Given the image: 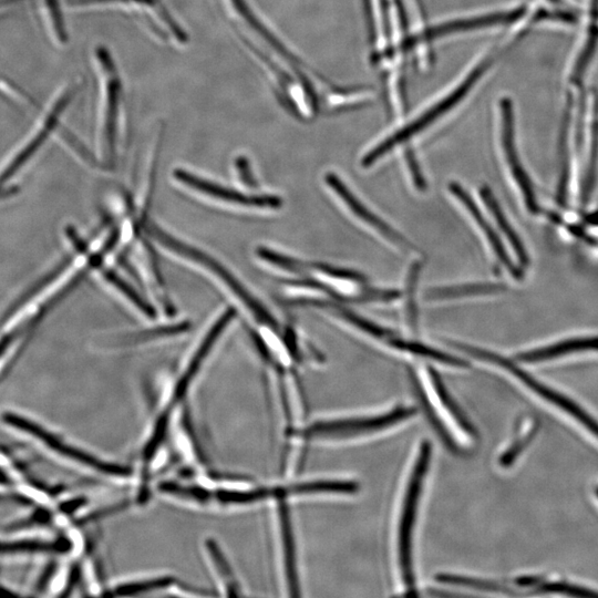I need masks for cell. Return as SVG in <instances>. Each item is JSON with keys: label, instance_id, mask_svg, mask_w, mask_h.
Returning <instances> with one entry per match:
<instances>
[{"label": "cell", "instance_id": "1", "mask_svg": "<svg viewBox=\"0 0 598 598\" xmlns=\"http://www.w3.org/2000/svg\"><path fill=\"white\" fill-rule=\"evenodd\" d=\"M432 447L428 441L421 443L406 482L398 515L396 532L397 564L402 584L414 595V538L418 522L420 499L430 468Z\"/></svg>", "mask_w": 598, "mask_h": 598}, {"label": "cell", "instance_id": "2", "mask_svg": "<svg viewBox=\"0 0 598 598\" xmlns=\"http://www.w3.org/2000/svg\"><path fill=\"white\" fill-rule=\"evenodd\" d=\"M408 371L411 386L431 427L450 451L458 453L460 448L451 428H458L463 435L471 438L476 437V429L435 369H428L429 390L422 385L414 370Z\"/></svg>", "mask_w": 598, "mask_h": 598}, {"label": "cell", "instance_id": "3", "mask_svg": "<svg viewBox=\"0 0 598 598\" xmlns=\"http://www.w3.org/2000/svg\"><path fill=\"white\" fill-rule=\"evenodd\" d=\"M417 408L398 406L383 414L355 416L313 422L288 435L304 441H345L377 435L404 424L417 415Z\"/></svg>", "mask_w": 598, "mask_h": 598}, {"label": "cell", "instance_id": "4", "mask_svg": "<svg viewBox=\"0 0 598 598\" xmlns=\"http://www.w3.org/2000/svg\"><path fill=\"white\" fill-rule=\"evenodd\" d=\"M493 63V57H488L486 60H482L481 63L474 68L467 78L463 79L459 86L453 88L449 95L442 97L435 105L429 107L422 115L417 117L415 121L408 123V125L390 137L381 141L378 146L371 149L364 157L362 164L364 168H370L379 161L381 158L387 156L390 151L399 147L400 144L407 142L411 138L417 136L418 133L424 131L432 123H435L437 119L443 117L451 109L459 105L463 98H466L470 90L476 86L477 82L481 77L486 74L487 70Z\"/></svg>", "mask_w": 598, "mask_h": 598}, {"label": "cell", "instance_id": "5", "mask_svg": "<svg viewBox=\"0 0 598 598\" xmlns=\"http://www.w3.org/2000/svg\"><path fill=\"white\" fill-rule=\"evenodd\" d=\"M96 56L101 75L100 151L103 162L110 167L117 157L122 84L109 50L100 46Z\"/></svg>", "mask_w": 598, "mask_h": 598}, {"label": "cell", "instance_id": "6", "mask_svg": "<svg viewBox=\"0 0 598 598\" xmlns=\"http://www.w3.org/2000/svg\"><path fill=\"white\" fill-rule=\"evenodd\" d=\"M174 179L184 189L197 197L206 199L226 208L237 210H277L283 205L281 198L272 194H250L225 187L220 183L204 179L200 175L183 169L174 171Z\"/></svg>", "mask_w": 598, "mask_h": 598}, {"label": "cell", "instance_id": "7", "mask_svg": "<svg viewBox=\"0 0 598 598\" xmlns=\"http://www.w3.org/2000/svg\"><path fill=\"white\" fill-rule=\"evenodd\" d=\"M3 421L5 424L12 426L20 431L28 433V435L37 438L43 442L50 450L58 453L71 461H75L92 471L102 473V476L110 478L125 479L130 477V470L116 465L109 461L101 460L91 453L77 449V447L68 445L67 442L55 436L54 433L47 431L45 428L35 424L24 417L15 414H4Z\"/></svg>", "mask_w": 598, "mask_h": 598}, {"label": "cell", "instance_id": "8", "mask_svg": "<svg viewBox=\"0 0 598 598\" xmlns=\"http://www.w3.org/2000/svg\"><path fill=\"white\" fill-rule=\"evenodd\" d=\"M455 347L474 358L483 360V362L494 364L505 370H508L509 373L520 379L523 384L527 385L529 388L535 391V393H538L544 399L552 402L553 405L564 409L566 412H569L570 415L582 422L587 429H590V431L593 432L596 437H598L597 422L591 416L587 415L582 408L577 406L572 400L567 399L559 393H556V391L540 384L539 381H536L528 373H525L524 370L511 362V360L498 354L488 352L486 349L465 344H455Z\"/></svg>", "mask_w": 598, "mask_h": 598}, {"label": "cell", "instance_id": "9", "mask_svg": "<svg viewBox=\"0 0 598 598\" xmlns=\"http://www.w3.org/2000/svg\"><path fill=\"white\" fill-rule=\"evenodd\" d=\"M326 184L331 188L340 201L347 206V209L352 212L356 218L366 225L371 230L378 232L385 240L393 243L399 249L406 250L411 249L410 242L405 236H402L399 232L390 228V225L385 221L381 220L378 215L369 208L358 198L356 195L347 188V185L343 180H340L336 174L328 173L325 177Z\"/></svg>", "mask_w": 598, "mask_h": 598}, {"label": "cell", "instance_id": "10", "mask_svg": "<svg viewBox=\"0 0 598 598\" xmlns=\"http://www.w3.org/2000/svg\"><path fill=\"white\" fill-rule=\"evenodd\" d=\"M501 111L502 146L505 153V158H507L515 182H517L519 185L528 210L531 213L536 214L540 211L538 199H536L533 185L531 183L532 181L529 178L527 171L524 170L522 162L519 158L517 147H515L514 116L511 100H502Z\"/></svg>", "mask_w": 598, "mask_h": 598}, {"label": "cell", "instance_id": "11", "mask_svg": "<svg viewBox=\"0 0 598 598\" xmlns=\"http://www.w3.org/2000/svg\"><path fill=\"white\" fill-rule=\"evenodd\" d=\"M449 191L453 197H455L462 204L463 208L468 211L472 220L477 223L481 232L484 234V236H486L491 249L498 257L500 263L507 268L513 277L517 278V280H521L522 271L517 265L513 264L510 256L507 253V250L504 249L498 234L492 229V226L487 219L484 218L482 212L478 208V205L476 202H473L468 192H466L465 189H463L457 182H452L449 184Z\"/></svg>", "mask_w": 598, "mask_h": 598}, {"label": "cell", "instance_id": "12", "mask_svg": "<svg viewBox=\"0 0 598 598\" xmlns=\"http://www.w3.org/2000/svg\"><path fill=\"white\" fill-rule=\"evenodd\" d=\"M525 14V7L510 10V12L490 14L484 16L453 20L447 24L433 26L426 30L417 40H433L439 37L467 32V30L486 28L491 26L511 24Z\"/></svg>", "mask_w": 598, "mask_h": 598}, {"label": "cell", "instance_id": "13", "mask_svg": "<svg viewBox=\"0 0 598 598\" xmlns=\"http://www.w3.org/2000/svg\"><path fill=\"white\" fill-rule=\"evenodd\" d=\"M204 554L214 579L219 583L220 589L225 591V594L229 596L242 595L241 583L237 580L233 566L229 562L228 556L220 548L219 543H216L212 539L206 540L204 543Z\"/></svg>", "mask_w": 598, "mask_h": 598}, {"label": "cell", "instance_id": "14", "mask_svg": "<svg viewBox=\"0 0 598 598\" xmlns=\"http://www.w3.org/2000/svg\"><path fill=\"white\" fill-rule=\"evenodd\" d=\"M296 304L314 306L317 308H325L327 311L333 313L335 316L343 319L349 325H352L358 331L380 340H384L386 344L389 340L393 339L397 335L393 332L388 331L387 328L381 327L373 322L368 321L364 317L358 316L356 313L349 311L342 305H338L332 302L315 301V299H303V301H297Z\"/></svg>", "mask_w": 598, "mask_h": 598}, {"label": "cell", "instance_id": "15", "mask_svg": "<svg viewBox=\"0 0 598 598\" xmlns=\"http://www.w3.org/2000/svg\"><path fill=\"white\" fill-rule=\"evenodd\" d=\"M589 350H598V337L565 340V342L559 344L532 350L529 353H522L518 358L524 363H540L560 356L589 352Z\"/></svg>", "mask_w": 598, "mask_h": 598}, {"label": "cell", "instance_id": "16", "mask_svg": "<svg viewBox=\"0 0 598 598\" xmlns=\"http://www.w3.org/2000/svg\"><path fill=\"white\" fill-rule=\"evenodd\" d=\"M286 499L278 500L280 502V510H278V519H280V528L283 545V560L290 590H298V579L296 572V555H295V541L293 534V527L291 521L290 511L287 510L285 503Z\"/></svg>", "mask_w": 598, "mask_h": 598}, {"label": "cell", "instance_id": "17", "mask_svg": "<svg viewBox=\"0 0 598 598\" xmlns=\"http://www.w3.org/2000/svg\"><path fill=\"white\" fill-rule=\"evenodd\" d=\"M480 195L484 203H486L487 208L493 215L494 220H496L497 224L499 225V228L503 234L507 236L508 241L512 245V249L518 256L520 264L522 266H528L530 263L529 254L527 253V250H525L520 236L512 228L511 223L507 219V215L504 214L492 191L488 187H482L480 190Z\"/></svg>", "mask_w": 598, "mask_h": 598}, {"label": "cell", "instance_id": "18", "mask_svg": "<svg viewBox=\"0 0 598 598\" xmlns=\"http://www.w3.org/2000/svg\"><path fill=\"white\" fill-rule=\"evenodd\" d=\"M288 494L291 497L314 496V494H342L352 496L359 490L357 482L352 480H313L288 486Z\"/></svg>", "mask_w": 598, "mask_h": 598}, {"label": "cell", "instance_id": "19", "mask_svg": "<svg viewBox=\"0 0 598 598\" xmlns=\"http://www.w3.org/2000/svg\"><path fill=\"white\" fill-rule=\"evenodd\" d=\"M391 348L398 350L401 353H407L410 355L426 358L433 360V362L447 365L455 368H467L469 365L465 360L452 356L450 354L439 352L438 349L429 347L427 345L416 342V340H408L394 337L387 344Z\"/></svg>", "mask_w": 598, "mask_h": 598}, {"label": "cell", "instance_id": "20", "mask_svg": "<svg viewBox=\"0 0 598 598\" xmlns=\"http://www.w3.org/2000/svg\"><path fill=\"white\" fill-rule=\"evenodd\" d=\"M507 290V287L494 283H472L457 286L435 288L427 293L426 299L430 302L450 301L468 296L498 294Z\"/></svg>", "mask_w": 598, "mask_h": 598}, {"label": "cell", "instance_id": "21", "mask_svg": "<svg viewBox=\"0 0 598 598\" xmlns=\"http://www.w3.org/2000/svg\"><path fill=\"white\" fill-rule=\"evenodd\" d=\"M190 328L189 323H179L174 325H166V326H158L153 327L151 329H146V331L140 332L139 334H132L122 339H118L115 343L116 348H128V347H136L141 344H147L150 342H154V340L168 338L183 334L187 332Z\"/></svg>", "mask_w": 598, "mask_h": 598}, {"label": "cell", "instance_id": "22", "mask_svg": "<svg viewBox=\"0 0 598 598\" xmlns=\"http://www.w3.org/2000/svg\"><path fill=\"white\" fill-rule=\"evenodd\" d=\"M103 280L115 290L127 299V301L142 314V316L148 319H154L157 317V312L154 307L149 304L146 299H143L138 292L133 290L127 282L123 281L122 278L111 270H105L102 273Z\"/></svg>", "mask_w": 598, "mask_h": 598}, {"label": "cell", "instance_id": "23", "mask_svg": "<svg viewBox=\"0 0 598 598\" xmlns=\"http://www.w3.org/2000/svg\"><path fill=\"white\" fill-rule=\"evenodd\" d=\"M174 584L173 577L170 576H156L150 579H143L137 581H130L118 584L113 592L118 596H133L152 591H159L169 589Z\"/></svg>", "mask_w": 598, "mask_h": 598}, {"label": "cell", "instance_id": "24", "mask_svg": "<svg viewBox=\"0 0 598 598\" xmlns=\"http://www.w3.org/2000/svg\"><path fill=\"white\" fill-rule=\"evenodd\" d=\"M68 550L67 542H44L34 540L0 542V554L14 553H39V552H65Z\"/></svg>", "mask_w": 598, "mask_h": 598}, {"label": "cell", "instance_id": "25", "mask_svg": "<svg viewBox=\"0 0 598 598\" xmlns=\"http://www.w3.org/2000/svg\"><path fill=\"white\" fill-rule=\"evenodd\" d=\"M422 271V264L416 262L411 265L407 277L406 319L408 326L416 331L418 326L417 286Z\"/></svg>", "mask_w": 598, "mask_h": 598}, {"label": "cell", "instance_id": "26", "mask_svg": "<svg viewBox=\"0 0 598 598\" xmlns=\"http://www.w3.org/2000/svg\"><path fill=\"white\" fill-rule=\"evenodd\" d=\"M256 255L265 263L280 268V270H284L285 272L301 275L307 270V264L304 262L293 259L291 256L266 249V247H260V249L256 251Z\"/></svg>", "mask_w": 598, "mask_h": 598}, {"label": "cell", "instance_id": "27", "mask_svg": "<svg viewBox=\"0 0 598 598\" xmlns=\"http://www.w3.org/2000/svg\"><path fill=\"white\" fill-rule=\"evenodd\" d=\"M318 273H321L336 281L347 283H354L357 285H364L367 283L366 277L358 272L345 270V268L336 267L324 263H316L311 265Z\"/></svg>", "mask_w": 598, "mask_h": 598}, {"label": "cell", "instance_id": "28", "mask_svg": "<svg viewBox=\"0 0 598 598\" xmlns=\"http://www.w3.org/2000/svg\"><path fill=\"white\" fill-rule=\"evenodd\" d=\"M43 2L48 13L51 30H53L56 39L60 44H67L68 33L59 0H43Z\"/></svg>", "mask_w": 598, "mask_h": 598}, {"label": "cell", "instance_id": "29", "mask_svg": "<svg viewBox=\"0 0 598 598\" xmlns=\"http://www.w3.org/2000/svg\"><path fill=\"white\" fill-rule=\"evenodd\" d=\"M70 6H90V5H106V4H132L136 6L148 7L163 12L166 10L159 0H66Z\"/></svg>", "mask_w": 598, "mask_h": 598}, {"label": "cell", "instance_id": "30", "mask_svg": "<svg viewBox=\"0 0 598 598\" xmlns=\"http://www.w3.org/2000/svg\"><path fill=\"white\" fill-rule=\"evenodd\" d=\"M407 168L410 173L412 182H414L415 188L419 192H425L427 190V182L422 174L419 163L415 157L414 151L408 149L405 154Z\"/></svg>", "mask_w": 598, "mask_h": 598}, {"label": "cell", "instance_id": "31", "mask_svg": "<svg viewBox=\"0 0 598 598\" xmlns=\"http://www.w3.org/2000/svg\"><path fill=\"white\" fill-rule=\"evenodd\" d=\"M534 19L538 20V22H540V20H543V19L560 20V22H564L567 24H575L577 22V19L573 14L564 13V12L563 13L562 12H555V13L540 12L535 15Z\"/></svg>", "mask_w": 598, "mask_h": 598}, {"label": "cell", "instance_id": "32", "mask_svg": "<svg viewBox=\"0 0 598 598\" xmlns=\"http://www.w3.org/2000/svg\"><path fill=\"white\" fill-rule=\"evenodd\" d=\"M586 222L591 225H598V211L587 216Z\"/></svg>", "mask_w": 598, "mask_h": 598}, {"label": "cell", "instance_id": "33", "mask_svg": "<svg viewBox=\"0 0 598 598\" xmlns=\"http://www.w3.org/2000/svg\"><path fill=\"white\" fill-rule=\"evenodd\" d=\"M4 596H15V593L9 592L6 589H2V587H0V597Z\"/></svg>", "mask_w": 598, "mask_h": 598}, {"label": "cell", "instance_id": "34", "mask_svg": "<svg viewBox=\"0 0 598 598\" xmlns=\"http://www.w3.org/2000/svg\"><path fill=\"white\" fill-rule=\"evenodd\" d=\"M592 10L593 12H598V0H592Z\"/></svg>", "mask_w": 598, "mask_h": 598}, {"label": "cell", "instance_id": "35", "mask_svg": "<svg viewBox=\"0 0 598 598\" xmlns=\"http://www.w3.org/2000/svg\"><path fill=\"white\" fill-rule=\"evenodd\" d=\"M550 2H552V3H559L560 0H550Z\"/></svg>", "mask_w": 598, "mask_h": 598}]
</instances>
